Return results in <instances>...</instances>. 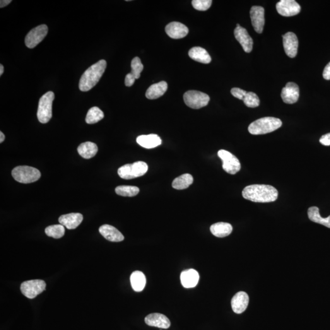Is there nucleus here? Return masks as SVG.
I'll use <instances>...</instances> for the list:
<instances>
[{
	"instance_id": "obj_4",
	"label": "nucleus",
	"mask_w": 330,
	"mask_h": 330,
	"mask_svg": "<svg viewBox=\"0 0 330 330\" xmlns=\"http://www.w3.org/2000/svg\"><path fill=\"white\" fill-rule=\"evenodd\" d=\"M148 170V166L144 161H136L132 164H127L119 168L118 175L123 179H132L143 176Z\"/></svg>"
},
{
	"instance_id": "obj_35",
	"label": "nucleus",
	"mask_w": 330,
	"mask_h": 330,
	"mask_svg": "<svg viewBox=\"0 0 330 330\" xmlns=\"http://www.w3.org/2000/svg\"><path fill=\"white\" fill-rule=\"evenodd\" d=\"M213 3L212 0H194L192 1L193 7L196 10L205 11L211 8Z\"/></svg>"
},
{
	"instance_id": "obj_5",
	"label": "nucleus",
	"mask_w": 330,
	"mask_h": 330,
	"mask_svg": "<svg viewBox=\"0 0 330 330\" xmlns=\"http://www.w3.org/2000/svg\"><path fill=\"white\" fill-rule=\"evenodd\" d=\"M55 98L54 93L49 91L43 95L39 102L38 118L42 124H46L52 117V104Z\"/></svg>"
},
{
	"instance_id": "obj_36",
	"label": "nucleus",
	"mask_w": 330,
	"mask_h": 330,
	"mask_svg": "<svg viewBox=\"0 0 330 330\" xmlns=\"http://www.w3.org/2000/svg\"><path fill=\"white\" fill-rule=\"evenodd\" d=\"M231 94L236 98H238L240 100H243L245 96L247 95V91L242 90V89L238 88H233L231 91Z\"/></svg>"
},
{
	"instance_id": "obj_24",
	"label": "nucleus",
	"mask_w": 330,
	"mask_h": 330,
	"mask_svg": "<svg viewBox=\"0 0 330 330\" xmlns=\"http://www.w3.org/2000/svg\"><path fill=\"white\" fill-rule=\"evenodd\" d=\"M189 55L192 59L201 63L209 64L211 62L210 55L203 48L199 47L192 48L189 50Z\"/></svg>"
},
{
	"instance_id": "obj_6",
	"label": "nucleus",
	"mask_w": 330,
	"mask_h": 330,
	"mask_svg": "<svg viewBox=\"0 0 330 330\" xmlns=\"http://www.w3.org/2000/svg\"><path fill=\"white\" fill-rule=\"evenodd\" d=\"M14 179L22 184H30L40 179V172L36 168L28 166H19L12 172Z\"/></svg>"
},
{
	"instance_id": "obj_33",
	"label": "nucleus",
	"mask_w": 330,
	"mask_h": 330,
	"mask_svg": "<svg viewBox=\"0 0 330 330\" xmlns=\"http://www.w3.org/2000/svg\"><path fill=\"white\" fill-rule=\"evenodd\" d=\"M243 101L245 105L250 108H256L260 104L258 96L256 93L252 92H247Z\"/></svg>"
},
{
	"instance_id": "obj_18",
	"label": "nucleus",
	"mask_w": 330,
	"mask_h": 330,
	"mask_svg": "<svg viewBox=\"0 0 330 330\" xmlns=\"http://www.w3.org/2000/svg\"><path fill=\"white\" fill-rule=\"evenodd\" d=\"M146 324L149 326L168 329L171 326L170 320L166 315L160 313H153L145 317Z\"/></svg>"
},
{
	"instance_id": "obj_19",
	"label": "nucleus",
	"mask_w": 330,
	"mask_h": 330,
	"mask_svg": "<svg viewBox=\"0 0 330 330\" xmlns=\"http://www.w3.org/2000/svg\"><path fill=\"white\" fill-rule=\"evenodd\" d=\"M83 219V216L81 214L72 213L60 216L59 222L60 225L64 226L68 230H74L80 225Z\"/></svg>"
},
{
	"instance_id": "obj_9",
	"label": "nucleus",
	"mask_w": 330,
	"mask_h": 330,
	"mask_svg": "<svg viewBox=\"0 0 330 330\" xmlns=\"http://www.w3.org/2000/svg\"><path fill=\"white\" fill-rule=\"evenodd\" d=\"M218 155L223 161V168L230 175H235L239 172L241 165L239 160L234 155L226 150L221 149L218 152Z\"/></svg>"
},
{
	"instance_id": "obj_10",
	"label": "nucleus",
	"mask_w": 330,
	"mask_h": 330,
	"mask_svg": "<svg viewBox=\"0 0 330 330\" xmlns=\"http://www.w3.org/2000/svg\"><path fill=\"white\" fill-rule=\"evenodd\" d=\"M48 33L46 25H41L31 30L25 38V45L29 49H33L42 42Z\"/></svg>"
},
{
	"instance_id": "obj_26",
	"label": "nucleus",
	"mask_w": 330,
	"mask_h": 330,
	"mask_svg": "<svg viewBox=\"0 0 330 330\" xmlns=\"http://www.w3.org/2000/svg\"><path fill=\"white\" fill-rule=\"evenodd\" d=\"M77 150L82 157L90 159L93 158L97 153L98 148L95 143L88 141L81 144Z\"/></svg>"
},
{
	"instance_id": "obj_15",
	"label": "nucleus",
	"mask_w": 330,
	"mask_h": 330,
	"mask_svg": "<svg viewBox=\"0 0 330 330\" xmlns=\"http://www.w3.org/2000/svg\"><path fill=\"white\" fill-rule=\"evenodd\" d=\"M252 26L257 33L261 34L265 25L264 9L261 6H252L250 10Z\"/></svg>"
},
{
	"instance_id": "obj_39",
	"label": "nucleus",
	"mask_w": 330,
	"mask_h": 330,
	"mask_svg": "<svg viewBox=\"0 0 330 330\" xmlns=\"http://www.w3.org/2000/svg\"><path fill=\"white\" fill-rule=\"evenodd\" d=\"M323 77L327 80L330 79V62L325 67L324 72H323Z\"/></svg>"
},
{
	"instance_id": "obj_30",
	"label": "nucleus",
	"mask_w": 330,
	"mask_h": 330,
	"mask_svg": "<svg viewBox=\"0 0 330 330\" xmlns=\"http://www.w3.org/2000/svg\"><path fill=\"white\" fill-rule=\"evenodd\" d=\"M104 117V113L99 108L94 107L89 110L86 115V122L89 124H96Z\"/></svg>"
},
{
	"instance_id": "obj_16",
	"label": "nucleus",
	"mask_w": 330,
	"mask_h": 330,
	"mask_svg": "<svg viewBox=\"0 0 330 330\" xmlns=\"http://www.w3.org/2000/svg\"><path fill=\"white\" fill-rule=\"evenodd\" d=\"M249 296L245 292H238L231 300V307L236 314H242L249 304Z\"/></svg>"
},
{
	"instance_id": "obj_7",
	"label": "nucleus",
	"mask_w": 330,
	"mask_h": 330,
	"mask_svg": "<svg viewBox=\"0 0 330 330\" xmlns=\"http://www.w3.org/2000/svg\"><path fill=\"white\" fill-rule=\"evenodd\" d=\"M184 100L188 107L193 109H199L208 105L210 97L207 94L192 90L184 94Z\"/></svg>"
},
{
	"instance_id": "obj_34",
	"label": "nucleus",
	"mask_w": 330,
	"mask_h": 330,
	"mask_svg": "<svg viewBox=\"0 0 330 330\" xmlns=\"http://www.w3.org/2000/svg\"><path fill=\"white\" fill-rule=\"evenodd\" d=\"M131 74L135 78L138 79L140 78L141 72L143 71L144 66L138 57L134 58L131 62Z\"/></svg>"
},
{
	"instance_id": "obj_1",
	"label": "nucleus",
	"mask_w": 330,
	"mask_h": 330,
	"mask_svg": "<svg viewBox=\"0 0 330 330\" xmlns=\"http://www.w3.org/2000/svg\"><path fill=\"white\" fill-rule=\"evenodd\" d=\"M242 196L245 199L264 203L275 201L278 192L271 185L254 184L246 187L243 190Z\"/></svg>"
},
{
	"instance_id": "obj_12",
	"label": "nucleus",
	"mask_w": 330,
	"mask_h": 330,
	"mask_svg": "<svg viewBox=\"0 0 330 330\" xmlns=\"http://www.w3.org/2000/svg\"><path fill=\"white\" fill-rule=\"evenodd\" d=\"M234 36L246 53H250L252 51L253 40L249 35L247 30L242 27L239 24H237V27L234 30Z\"/></svg>"
},
{
	"instance_id": "obj_38",
	"label": "nucleus",
	"mask_w": 330,
	"mask_h": 330,
	"mask_svg": "<svg viewBox=\"0 0 330 330\" xmlns=\"http://www.w3.org/2000/svg\"><path fill=\"white\" fill-rule=\"evenodd\" d=\"M320 143L324 146H330V133L323 136L320 138Z\"/></svg>"
},
{
	"instance_id": "obj_13",
	"label": "nucleus",
	"mask_w": 330,
	"mask_h": 330,
	"mask_svg": "<svg viewBox=\"0 0 330 330\" xmlns=\"http://www.w3.org/2000/svg\"><path fill=\"white\" fill-rule=\"evenodd\" d=\"M281 98L283 102L288 104H293L297 102L299 98V87L293 82H289L282 90Z\"/></svg>"
},
{
	"instance_id": "obj_17",
	"label": "nucleus",
	"mask_w": 330,
	"mask_h": 330,
	"mask_svg": "<svg viewBox=\"0 0 330 330\" xmlns=\"http://www.w3.org/2000/svg\"><path fill=\"white\" fill-rule=\"evenodd\" d=\"M166 33L171 38L178 39L185 37L189 32L186 26L177 21L168 24L165 28Z\"/></svg>"
},
{
	"instance_id": "obj_22",
	"label": "nucleus",
	"mask_w": 330,
	"mask_h": 330,
	"mask_svg": "<svg viewBox=\"0 0 330 330\" xmlns=\"http://www.w3.org/2000/svg\"><path fill=\"white\" fill-rule=\"evenodd\" d=\"M168 89V84L166 81H160L154 84L148 89L146 93V97L149 99H156L161 97L166 93Z\"/></svg>"
},
{
	"instance_id": "obj_28",
	"label": "nucleus",
	"mask_w": 330,
	"mask_h": 330,
	"mask_svg": "<svg viewBox=\"0 0 330 330\" xmlns=\"http://www.w3.org/2000/svg\"><path fill=\"white\" fill-rule=\"evenodd\" d=\"M308 217L313 222L320 224L330 228V215L327 218H323L320 215L319 209L317 207H311L308 211Z\"/></svg>"
},
{
	"instance_id": "obj_20",
	"label": "nucleus",
	"mask_w": 330,
	"mask_h": 330,
	"mask_svg": "<svg viewBox=\"0 0 330 330\" xmlns=\"http://www.w3.org/2000/svg\"><path fill=\"white\" fill-rule=\"evenodd\" d=\"M100 234L106 239L113 242H119L124 240V235L116 228L109 225H103L99 228Z\"/></svg>"
},
{
	"instance_id": "obj_14",
	"label": "nucleus",
	"mask_w": 330,
	"mask_h": 330,
	"mask_svg": "<svg viewBox=\"0 0 330 330\" xmlns=\"http://www.w3.org/2000/svg\"><path fill=\"white\" fill-rule=\"evenodd\" d=\"M283 46L287 55L289 57L295 58L297 56L298 47V40L295 33L288 32L283 36Z\"/></svg>"
},
{
	"instance_id": "obj_37",
	"label": "nucleus",
	"mask_w": 330,
	"mask_h": 330,
	"mask_svg": "<svg viewBox=\"0 0 330 330\" xmlns=\"http://www.w3.org/2000/svg\"><path fill=\"white\" fill-rule=\"evenodd\" d=\"M136 78H135V77L131 73L128 74L125 78V85H126L127 87H131L132 85H134L135 81H136Z\"/></svg>"
},
{
	"instance_id": "obj_27",
	"label": "nucleus",
	"mask_w": 330,
	"mask_h": 330,
	"mask_svg": "<svg viewBox=\"0 0 330 330\" xmlns=\"http://www.w3.org/2000/svg\"><path fill=\"white\" fill-rule=\"evenodd\" d=\"M131 283L132 288L136 292H141L145 288L146 284V276L143 272L136 271L132 273Z\"/></svg>"
},
{
	"instance_id": "obj_40",
	"label": "nucleus",
	"mask_w": 330,
	"mask_h": 330,
	"mask_svg": "<svg viewBox=\"0 0 330 330\" xmlns=\"http://www.w3.org/2000/svg\"><path fill=\"white\" fill-rule=\"evenodd\" d=\"M11 2V0H1V1H0V8H4V7L8 6V4H10Z\"/></svg>"
},
{
	"instance_id": "obj_41",
	"label": "nucleus",
	"mask_w": 330,
	"mask_h": 330,
	"mask_svg": "<svg viewBox=\"0 0 330 330\" xmlns=\"http://www.w3.org/2000/svg\"><path fill=\"white\" fill-rule=\"evenodd\" d=\"M0 137H1L0 138V143H2L4 141V139H5V136H4V134L2 132H0Z\"/></svg>"
},
{
	"instance_id": "obj_31",
	"label": "nucleus",
	"mask_w": 330,
	"mask_h": 330,
	"mask_svg": "<svg viewBox=\"0 0 330 330\" xmlns=\"http://www.w3.org/2000/svg\"><path fill=\"white\" fill-rule=\"evenodd\" d=\"M115 192L120 196L133 197L139 194V189L137 187L121 185L116 188Z\"/></svg>"
},
{
	"instance_id": "obj_11",
	"label": "nucleus",
	"mask_w": 330,
	"mask_h": 330,
	"mask_svg": "<svg viewBox=\"0 0 330 330\" xmlns=\"http://www.w3.org/2000/svg\"><path fill=\"white\" fill-rule=\"evenodd\" d=\"M276 10L284 17H292L300 13L301 7L295 0H281L276 4Z\"/></svg>"
},
{
	"instance_id": "obj_2",
	"label": "nucleus",
	"mask_w": 330,
	"mask_h": 330,
	"mask_svg": "<svg viewBox=\"0 0 330 330\" xmlns=\"http://www.w3.org/2000/svg\"><path fill=\"white\" fill-rule=\"evenodd\" d=\"M107 68L105 60H100L92 65L82 75L79 79V88L83 92L91 90L97 85Z\"/></svg>"
},
{
	"instance_id": "obj_25",
	"label": "nucleus",
	"mask_w": 330,
	"mask_h": 330,
	"mask_svg": "<svg viewBox=\"0 0 330 330\" xmlns=\"http://www.w3.org/2000/svg\"><path fill=\"white\" fill-rule=\"evenodd\" d=\"M211 232L215 237L222 238L230 235L233 231V226L230 223L219 222L211 226Z\"/></svg>"
},
{
	"instance_id": "obj_21",
	"label": "nucleus",
	"mask_w": 330,
	"mask_h": 330,
	"mask_svg": "<svg viewBox=\"0 0 330 330\" xmlns=\"http://www.w3.org/2000/svg\"><path fill=\"white\" fill-rule=\"evenodd\" d=\"M198 272L194 269H188L183 271L180 274V281L185 288H194L198 283Z\"/></svg>"
},
{
	"instance_id": "obj_8",
	"label": "nucleus",
	"mask_w": 330,
	"mask_h": 330,
	"mask_svg": "<svg viewBox=\"0 0 330 330\" xmlns=\"http://www.w3.org/2000/svg\"><path fill=\"white\" fill-rule=\"evenodd\" d=\"M46 289V283L41 279H35L23 282L21 283L20 290L26 297L33 299L38 295L44 292Z\"/></svg>"
},
{
	"instance_id": "obj_23",
	"label": "nucleus",
	"mask_w": 330,
	"mask_h": 330,
	"mask_svg": "<svg viewBox=\"0 0 330 330\" xmlns=\"http://www.w3.org/2000/svg\"><path fill=\"white\" fill-rule=\"evenodd\" d=\"M137 143L146 149H153L160 145L161 139L157 135L150 134L139 136L136 138Z\"/></svg>"
},
{
	"instance_id": "obj_32",
	"label": "nucleus",
	"mask_w": 330,
	"mask_h": 330,
	"mask_svg": "<svg viewBox=\"0 0 330 330\" xmlns=\"http://www.w3.org/2000/svg\"><path fill=\"white\" fill-rule=\"evenodd\" d=\"M45 233L49 237L60 238L63 237L65 233L64 226L62 225H55L48 226L45 230Z\"/></svg>"
},
{
	"instance_id": "obj_42",
	"label": "nucleus",
	"mask_w": 330,
	"mask_h": 330,
	"mask_svg": "<svg viewBox=\"0 0 330 330\" xmlns=\"http://www.w3.org/2000/svg\"><path fill=\"white\" fill-rule=\"evenodd\" d=\"M4 72V67L3 65H0V76H2Z\"/></svg>"
},
{
	"instance_id": "obj_29",
	"label": "nucleus",
	"mask_w": 330,
	"mask_h": 330,
	"mask_svg": "<svg viewBox=\"0 0 330 330\" xmlns=\"http://www.w3.org/2000/svg\"><path fill=\"white\" fill-rule=\"evenodd\" d=\"M194 182V177L190 174H184L173 180L172 186L175 189L184 190L189 187Z\"/></svg>"
},
{
	"instance_id": "obj_3",
	"label": "nucleus",
	"mask_w": 330,
	"mask_h": 330,
	"mask_svg": "<svg viewBox=\"0 0 330 330\" xmlns=\"http://www.w3.org/2000/svg\"><path fill=\"white\" fill-rule=\"evenodd\" d=\"M281 126V120L278 118L265 117L252 122L249 127V131L254 136L264 135L275 131Z\"/></svg>"
}]
</instances>
